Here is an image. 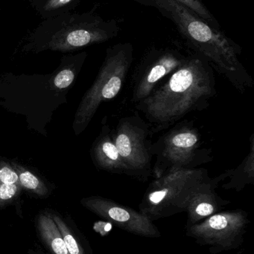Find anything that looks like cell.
<instances>
[{
    "instance_id": "cell-10",
    "label": "cell",
    "mask_w": 254,
    "mask_h": 254,
    "mask_svg": "<svg viewBox=\"0 0 254 254\" xmlns=\"http://www.w3.org/2000/svg\"><path fill=\"white\" fill-rule=\"evenodd\" d=\"M119 31L120 27L116 19L104 20L98 16H85L79 25L57 34L49 48L52 50H73L104 43L117 37Z\"/></svg>"
},
{
    "instance_id": "cell-8",
    "label": "cell",
    "mask_w": 254,
    "mask_h": 254,
    "mask_svg": "<svg viewBox=\"0 0 254 254\" xmlns=\"http://www.w3.org/2000/svg\"><path fill=\"white\" fill-rule=\"evenodd\" d=\"M190 54L171 46L150 49L133 73L131 103L136 105L147 98L161 81L186 62Z\"/></svg>"
},
{
    "instance_id": "cell-12",
    "label": "cell",
    "mask_w": 254,
    "mask_h": 254,
    "mask_svg": "<svg viewBox=\"0 0 254 254\" xmlns=\"http://www.w3.org/2000/svg\"><path fill=\"white\" fill-rule=\"evenodd\" d=\"M112 131L107 125L102 127L101 134L94 142L91 149L92 161L100 170L114 174L129 176L128 167L118 151Z\"/></svg>"
},
{
    "instance_id": "cell-6",
    "label": "cell",
    "mask_w": 254,
    "mask_h": 254,
    "mask_svg": "<svg viewBox=\"0 0 254 254\" xmlns=\"http://www.w3.org/2000/svg\"><path fill=\"white\" fill-rule=\"evenodd\" d=\"M250 224L249 213L241 209L220 211L186 228V235L210 254H220L241 248Z\"/></svg>"
},
{
    "instance_id": "cell-16",
    "label": "cell",
    "mask_w": 254,
    "mask_h": 254,
    "mask_svg": "<svg viewBox=\"0 0 254 254\" xmlns=\"http://www.w3.org/2000/svg\"><path fill=\"white\" fill-rule=\"evenodd\" d=\"M10 164L17 173L19 184L22 188L39 198H44L49 196L50 193L49 188L41 179L16 162H12Z\"/></svg>"
},
{
    "instance_id": "cell-13",
    "label": "cell",
    "mask_w": 254,
    "mask_h": 254,
    "mask_svg": "<svg viewBox=\"0 0 254 254\" xmlns=\"http://www.w3.org/2000/svg\"><path fill=\"white\" fill-rule=\"evenodd\" d=\"M36 228L40 240L51 254H70L61 231L48 210L37 215Z\"/></svg>"
},
{
    "instance_id": "cell-3",
    "label": "cell",
    "mask_w": 254,
    "mask_h": 254,
    "mask_svg": "<svg viewBox=\"0 0 254 254\" xmlns=\"http://www.w3.org/2000/svg\"><path fill=\"white\" fill-rule=\"evenodd\" d=\"M134 61V48L130 43H117L107 49L99 72L84 95L75 116L73 130L83 132L102 103L117 96Z\"/></svg>"
},
{
    "instance_id": "cell-15",
    "label": "cell",
    "mask_w": 254,
    "mask_h": 254,
    "mask_svg": "<svg viewBox=\"0 0 254 254\" xmlns=\"http://www.w3.org/2000/svg\"><path fill=\"white\" fill-rule=\"evenodd\" d=\"M61 231L70 254H93L86 242L79 231H76L65 218L55 211L48 210Z\"/></svg>"
},
{
    "instance_id": "cell-4",
    "label": "cell",
    "mask_w": 254,
    "mask_h": 254,
    "mask_svg": "<svg viewBox=\"0 0 254 254\" xmlns=\"http://www.w3.org/2000/svg\"><path fill=\"white\" fill-rule=\"evenodd\" d=\"M207 178L204 168L169 172L150 184L139 205V212L152 222L186 212L189 197Z\"/></svg>"
},
{
    "instance_id": "cell-19",
    "label": "cell",
    "mask_w": 254,
    "mask_h": 254,
    "mask_svg": "<svg viewBox=\"0 0 254 254\" xmlns=\"http://www.w3.org/2000/svg\"><path fill=\"white\" fill-rule=\"evenodd\" d=\"M19 183L17 173L11 164L0 162V184Z\"/></svg>"
},
{
    "instance_id": "cell-7",
    "label": "cell",
    "mask_w": 254,
    "mask_h": 254,
    "mask_svg": "<svg viewBox=\"0 0 254 254\" xmlns=\"http://www.w3.org/2000/svg\"><path fill=\"white\" fill-rule=\"evenodd\" d=\"M113 139L118 151L128 167L129 176L145 182L152 175V152L149 125L139 116H128L119 120Z\"/></svg>"
},
{
    "instance_id": "cell-14",
    "label": "cell",
    "mask_w": 254,
    "mask_h": 254,
    "mask_svg": "<svg viewBox=\"0 0 254 254\" xmlns=\"http://www.w3.org/2000/svg\"><path fill=\"white\" fill-rule=\"evenodd\" d=\"M222 181L230 178V182L222 185L225 190H243L247 185L254 183V134L251 137L250 152L244 161L234 170H228L221 175Z\"/></svg>"
},
{
    "instance_id": "cell-11",
    "label": "cell",
    "mask_w": 254,
    "mask_h": 254,
    "mask_svg": "<svg viewBox=\"0 0 254 254\" xmlns=\"http://www.w3.org/2000/svg\"><path fill=\"white\" fill-rule=\"evenodd\" d=\"M220 182L222 180L219 177L207 178L193 191L186 205V228L202 222L209 216L222 211L225 206L231 204V201L223 199L216 192Z\"/></svg>"
},
{
    "instance_id": "cell-22",
    "label": "cell",
    "mask_w": 254,
    "mask_h": 254,
    "mask_svg": "<svg viewBox=\"0 0 254 254\" xmlns=\"http://www.w3.org/2000/svg\"><path fill=\"white\" fill-rule=\"evenodd\" d=\"M28 254H43L41 252H38V251L33 250V249H30L28 250Z\"/></svg>"
},
{
    "instance_id": "cell-1",
    "label": "cell",
    "mask_w": 254,
    "mask_h": 254,
    "mask_svg": "<svg viewBox=\"0 0 254 254\" xmlns=\"http://www.w3.org/2000/svg\"><path fill=\"white\" fill-rule=\"evenodd\" d=\"M165 80L135 105L152 134L167 129L192 112L205 110L216 94L213 68L193 52Z\"/></svg>"
},
{
    "instance_id": "cell-2",
    "label": "cell",
    "mask_w": 254,
    "mask_h": 254,
    "mask_svg": "<svg viewBox=\"0 0 254 254\" xmlns=\"http://www.w3.org/2000/svg\"><path fill=\"white\" fill-rule=\"evenodd\" d=\"M157 9L177 28L191 52L202 57L213 69L228 79L233 86L244 93L254 85L249 73L240 61L242 49L177 0H134Z\"/></svg>"
},
{
    "instance_id": "cell-5",
    "label": "cell",
    "mask_w": 254,
    "mask_h": 254,
    "mask_svg": "<svg viewBox=\"0 0 254 254\" xmlns=\"http://www.w3.org/2000/svg\"><path fill=\"white\" fill-rule=\"evenodd\" d=\"M201 146V134L193 123L177 125L152 144V155L157 156L152 176L158 179L169 172L206 162L210 152Z\"/></svg>"
},
{
    "instance_id": "cell-17",
    "label": "cell",
    "mask_w": 254,
    "mask_h": 254,
    "mask_svg": "<svg viewBox=\"0 0 254 254\" xmlns=\"http://www.w3.org/2000/svg\"><path fill=\"white\" fill-rule=\"evenodd\" d=\"M177 1L189 7L191 10L196 13L207 23L210 24L213 28L216 29H220V25L217 19L201 0H177Z\"/></svg>"
},
{
    "instance_id": "cell-9",
    "label": "cell",
    "mask_w": 254,
    "mask_h": 254,
    "mask_svg": "<svg viewBox=\"0 0 254 254\" xmlns=\"http://www.w3.org/2000/svg\"><path fill=\"white\" fill-rule=\"evenodd\" d=\"M85 208L124 231L146 238L158 239L161 233L152 220L134 209L98 195L81 200Z\"/></svg>"
},
{
    "instance_id": "cell-20",
    "label": "cell",
    "mask_w": 254,
    "mask_h": 254,
    "mask_svg": "<svg viewBox=\"0 0 254 254\" xmlns=\"http://www.w3.org/2000/svg\"><path fill=\"white\" fill-rule=\"evenodd\" d=\"M74 71L71 68H66L60 71L54 79V85L59 89H66L70 86L74 81Z\"/></svg>"
},
{
    "instance_id": "cell-21",
    "label": "cell",
    "mask_w": 254,
    "mask_h": 254,
    "mask_svg": "<svg viewBox=\"0 0 254 254\" xmlns=\"http://www.w3.org/2000/svg\"><path fill=\"white\" fill-rule=\"evenodd\" d=\"M74 0H47L44 5L45 11H52L70 4Z\"/></svg>"
},
{
    "instance_id": "cell-18",
    "label": "cell",
    "mask_w": 254,
    "mask_h": 254,
    "mask_svg": "<svg viewBox=\"0 0 254 254\" xmlns=\"http://www.w3.org/2000/svg\"><path fill=\"white\" fill-rule=\"evenodd\" d=\"M22 189L19 183L0 184V213L4 207L19 198Z\"/></svg>"
}]
</instances>
